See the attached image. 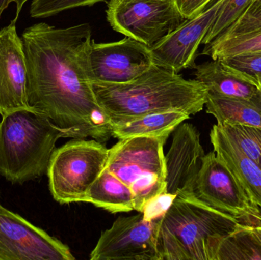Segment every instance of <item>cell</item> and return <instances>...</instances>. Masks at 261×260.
Here are the masks:
<instances>
[{
  "label": "cell",
  "mask_w": 261,
  "mask_h": 260,
  "mask_svg": "<svg viewBox=\"0 0 261 260\" xmlns=\"http://www.w3.org/2000/svg\"><path fill=\"white\" fill-rule=\"evenodd\" d=\"M194 195L207 206L238 218L247 226L261 224V209L248 198L228 166L214 151L205 154L198 174Z\"/></svg>",
  "instance_id": "obj_8"
},
{
  "label": "cell",
  "mask_w": 261,
  "mask_h": 260,
  "mask_svg": "<svg viewBox=\"0 0 261 260\" xmlns=\"http://www.w3.org/2000/svg\"><path fill=\"white\" fill-rule=\"evenodd\" d=\"M195 76L212 94L261 105V88L251 78L220 60L196 65Z\"/></svg>",
  "instance_id": "obj_15"
},
{
  "label": "cell",
  "mask_w": 261,
  "mask_h": 260,
  "mask_svg": "<svg viewBox=\"0 0 261 260\" xmlns=\"http://www.w3.org/2000/svg\"><path fill=\"white\" fill-rule=\"evenodd\" d=\"M213 0H175L181 13L187 19L200 13Z\"/></svg>",
  "instance_id": "obj_27"
},
{
  "label": "cell",
  "mask_w": 261,
  "mask_h": 260,
  "mask_svg": "<svg viewBox=\"0 0 261 260\" xmlns=\"http://www.w3.org/2000/svg\"><path fill=\"white\" fill-rule=\"evenodd\" d=\"M206 112L217 120L220 127L247 125L261 128V105L212 94L208 92Z\"/></svg>",
  "instance_id": "obj_19"
},
{
  "label": "cell",
  "mask_w": 261,
  "mask_h": 260,
  "mask_svg": "<svg viewBox=\"0 0 261 260\" xmlns=\"http://www.w3.org/2000/svg\"><path fill=\"white\" fill-rule=\"evenodd\" d=\"M247 227L245 226L224 241L216 260L261 259V247L253 241Z\"/></svg>",
  "instance_id": "obj_21"
},
{
  "label": "cell",
  "mask_w": 261,
  "mask_h": 260,
  "mask_svg": "<svg viewBox=\"0 0 261 260\" xmlns=\"http://www.w3.org/2000/svg\"><path fill=\"white\" fill-rule=\"evenodd\" d=\"M87 203H92L111 213L135 210V200L132 190L107 167L90 188Z\"/></svg>",
  "instance_id": "obj_18"
},
{
  "label": "cell",
  "mask_w": 261,
  "mask_h": 260,
  "mask_svg": "<svg viewBox=\"0 0 261 260\" xmlns=\"http://www.w3.org/2000/svg\"><path fill=\"white\" fill-rule=\"evenodd\" d=\"M27 1L28 0H0V17L5 9H7L11 3H15L16 5V14H15V20L17 21L23 6Z\"/></svg>",
  "instance_id": "obj_28"
},
{
  "label": "cell",
  "mask_w": 261,
  "mask_h": 260,
  "mask_svg": "<svg viewBox=\"0 0 261 260\" xmlns=\"http://www.w3.org/2000/svg\"><path fill=\"white\" fill-rule=\"evenodd\" d=\"M70 248L0 205V260H74Z\"/></svg>",
  "instance_id": "obj_11"
},
{
  "label": "cell",
  "mask_w": 261,
  "mask_h": 260,
  "mask_svg": "<svg viewBox=\"0 0 261 260\" xmlns=\"http://www.w3.org/2000/svg\"><path fill=\"white\" fill-rule=\"evenodd\" d=\"M251 0H227L218 12L217 17L207 32L202 44H208L222 35L242 15Z\"/></svg>",
  "instance_id": "obj_23"
},
{
  "label": "cell",
  "mask_w": 261,
  "mask_h": 260,
  "mask_svg": "<svg viewBox=\"0 0 261 260\" xmlns=\"http://www.w3.org/2000/svg\"><path fill=\"white\" fill-rule=\"evenodd\" d=\"M210 136L216 156L228 166L250 200L261 209L260 168L217 124L212 128Z\"/></svg>",
  "instance_id": "obj_16"
},
{
  "label": "cell",
  "mask_w": 261,
  "mask_h": 260,
  "mask_svg": "<svg viewBox=\"0 0 261 260\" xmlns=\"http://www.w3.org/2000/svg\"><path fill=\"white\" fill-rule=\"evenodd\" d=\"M200 134L194 125L181 124L174 131L171 146L165 156L167 194L194 195L195 184L205 156Z\"/></svg>",
  "instance_id": "obj_14"
},
{
  "label": "cell",
  "mask_w": 261,
  "mask_h": 260,
  "mask_svg": "<svg viewBox=\"0 0 261 260\" xmlns=\"http://www.w3.org/2000/svg\"><path fill=\"white\" fill-rule=\"evenodd\" d=\"M15 19L0 30V116L31 110L28 103L27 67Z\"/></svg>",
  "instance_id": "obj_13"
},
{
  "label": "cell",
  "mask_w": 261,
  "mask_h": 260,
  "mask_svg": "<svg viewBox=\"0 0 261 260\" xmlns=\"http://www.w3.org/2000/svg\"><path fill=\"white\" fill-rule=\"evenodd\" d=\"M153 64L150 47L129 37L110 43L92 41L89 78L95 83H127L139 77Z\"/></svg>",
  "instance_id": "obj_10"
},
{
  "label": "cell",
  "mask_w": 261,
  "mask_h": 260,
  "mask_svg": "<svg viewBox=\"0 0 261 260\" xmlns=\"http://www.w3.org/2000/svg\"><path fill=\"white\" fill-rule=\"evenodd\" d=\"M91 83L112 127L153 113L179 111L196 114L203 109L208 96V89L202 82L184 79L155 64L127 83Z\"/></svg>",
  "instance_id": "obj_2"
},
{
  "label": "cell",
  "mask_w": 261,
  "mask_h": 260,
  "mask_svg": "<svg viewBox=\"0 0 261 260\" xmlns=\"http://www.w3.org/2000/svg\"><path fill=\"white\" fill-rule=\"evenodd\" d=\"M247 230L249 232L253 241L261 247V224L257 226H248Z\"/></svg>",
  "instance_id": "obj_29"
},
{
  "label": "cell",
  "mask_w": 261,
  "mask_h": 260,
  "mask_svg": "<svg viewBox=\"0 0 261 260\" xmlns=\"http://www.w3.org/2000/svg\"><path fill=\"white\" fill-rule=\"evenodd\" d=\"M190 115L179 111L147 114L122 125L112 127V137L121 140L132 137H160L168 138Z\"/></svg>",
  "instance_id": "obj_17"
},
{
  "label": "cell",
  "mask_w": 261,
  "mask_h": 260,
  "mask_svg": "<svg viewBox=\"0 0 261 260\" xmlns=\"http://www.w3.org/2000/svg\"><path fill=\"white\" fill-rule=\"evenodd\" d=\"M245 226L238 218L202 203L176 195L160 224L161 260H216L222 243Z\"/></svg>",
  "instance_id": "obj_3"
},
{
  "label": "cell",
  "mask_w": 261,
  "mask_h": 260,
  "mask_svg": "<svg viewBox=\"0 0 261 260\" xmlns=\"http://www.w3.org/2000/svg\"><path fill=\"white\" fill-rule=\"evenodd\" d=\"M64 131L31 110L9 113L0 121V175L23 184L47 174L58 139Z\"/></svg>",
  "instance_id": "obj_4"
},
{
  "label": "cell",
  "mask_w": 261,
  "mask_h": 260,
  "mask_svg": "<svg viewBox=\"0 0 261 260\" xmlns=\"http://www.w3.org/2000/svg\"><path fill=\"white\" fill-rule=\"evenodd\" d=\"M242 152L261 169V128L247 125L221 127Z\"/></svg>",
  "instance_id": "obj_22"
},
{
  "label": "cell",
  "mask_w": 261,
  "mask_h": 260,
  "mask_svg": "<svg viewBox=\"0 0 261 260\" xmlns=\"http://www.w3.org/2000/svg\"><path fill=\"white\" fill-rule=\"evenodd\" d=\"M260 31L261 0H251V3L237 21L212 42H217Z\"/></svg>",
  "instance_id": "obj_24"
},
{
  "label": "cell",
  "mask_w": 261,
  "mask_h": 260,
  "mask_svg": "<svg viewBox=\"0 0 261 260\" xmlns=\"http://www.w3.org/2000/svg\"><path fill=\"white\" fill-rule=\"evenodd\" d=\"M109 149L94 140L73 138L55 149L47 169L49 189L60 204L87 203L90 188L105 169Z\"/></svg>",
  "instance_id": "obj_6"
},
{
  "label": "cell",
  "mask_w": 261,
  "mask_h": 260,
  "mask_svg": "<svg viewBox=\"0 0 261 260\" xmlns=\"http://www.w3.org/2000/svg\"><path fill=\"white\" fill-rule=\"evenodd\" d=\"M166 137H132L121 139L109 149L106 167L132 190L135 210L144 209L167 195Z\"/></svg>",
  "instance_id": "obj_5"
},
{
  "label": "cell",
  "mask_w": 261,
  "mask_h": 260,
  "mask_svg": "<svg viewBox=\"0 0 261 260\" xmlns=\"http://www.w3.org/2000/svg\"><path fill=\"white\" fill-rule=\"evenodd\" d=\"M220 61L252 79L261 88V51L233 55Z\"/></svg>",
  "instance_id": "obj_26"
},
{
  "label": "cell",
  "mask_w": 261,
  "mask_h": 260,
  "mask_svg": "<svg viewBox=\"0 0 261 260\" xmlns=\"http://www.w3.org/2000/svg\"><path fill=\"white\" fill-rule=\"evenodd\" d=\"M162 218H147L144 212L120 217L102 232L90 259L161 260L158 237Z\"/></svg>",
  "instance_id": "obj_9"
},
{
  "label": "cell",
  "mask_w": 261,
  "mask_h": 260,
  "mask_svg": "<svg viewBox=\"0 0 261 260\" xmlns=\"http://www.w3.org/2000/svg\"><path fill=\"white\" fill-rule=\"evenodd\" d=\"M21 38L31 109L48 119L65 137L108 140L111 122L96 101L88 75L90 24L57 28L40 22L26 27Z\"/></svg>",
  "instance_id": "obj_1"
},
{
  "label": "cell",
  "mask_w": 261,
  "mask_h": 260,
  "mask_svg": "<svg viewBox=\"0 0 261 260\" xmlns=\"http://www.w3.org/2000/svg\"><path fill=\"white\" fill-rule=\"evenodd\" d=\"M261 51V31L205 44L202 54L221 60L248 52Z\"/></svg>",
  "instance_id": "obj_20"
},
{
  "label": "cell",
  "mask_w": 261,
  "mask_h": 260,
  "mask_svg": "<svg viewBox=\"0 0 261 260\" xmlns=\"http://www.w3.org/2000/svg\"><path fill=\"white\" fill-rule=\"evenodd\" d=\"M107 18L113 30L149 47L187 20L175 0H110Z\"/></svg>",
  "instance_id": "obj_7"
},
{
  "label": "cell",
  "mask_w": 261,
  "mask_h": 260,
  "mask_svg": "<svg viewBox=\"0 0 261 260\" xmlns=\"http://www.w3.org/2000/svg\"><path fill=\"white\" fill-rule=\"evenodd\" d=\"M107 0H33L30 7L32 18H44L75 8L90 6Z\"/></svg>",
  "instance_id": "obj_25"
},
{
  "label": "cell",
  "mask_w": 261,
  "mask_h": 260,
  "mask_svg": "<svg viewBox=\"0 0 261 260\" xmlns=\"http://www.w3.org/2000/svg\"><path fill=\"white\" fill-rule=\"evenodd\" d=\"M227 0H213L196 16L186 20L176 30L150 47L153 64L173 73L195 69L199 46Z\"/></svg>",
  "instance_id": "obj_12"
}]
</instances>
